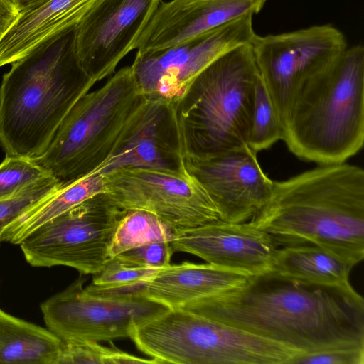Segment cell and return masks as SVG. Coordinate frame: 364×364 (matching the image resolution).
Masks as SVG:
<instances>
[{"label": "cell", "instance_id": "obj_1", "mask_svg": "<svg viewBox=\"0 0 364 364\" xmlns=\"http://www.w3.org/2000/svg\"><path fill=\"white\" fill-rule=\"evenodd\" d=\"M186 311L312 353L364 345V300L355 290L269 274L183 306Z\"/></svg>", "mask_w": 364, "mask_h": 364}, {"label": "cell", "instance_id": "obj_2", "mask_svg": "<svg viewBox=\"0 0 364 364\" xmlns=\"http://www.w3.org/2000/svg\"><path fill=\"white\" fill-rule=\"evenodd\" d=\"M248 222L279 247L311 244L355 266L364 258V171L344 162L274 181L269 201Z\"/></svg>", "mask_w": 364, "mask_h": 364}, {"label": "cell", "instance_id": "obj_3", "mask_svg": "<svg viewBox=\"0 0 364 364\" xmlns=\"http://www.w3.org/2000/svg\"><path fill=\"white\" fill-rule=\"evenodd\" d=\"M74 27L12 63L4 75L0 144L6 156L33 160L43 155L69 111L96 84L78 63Z\"/></svg>", "mask_w": 364, "mask_h": 364}, {"label": "cell", "instance_id": "obj_4", "mask_svg": "<svg viewBox=\"0 0 364 364\" xmlns=\"http://www.w3.org/2000/svg\"><path fill=\"white\" fill-rule=\"evenodd\" d=\"M300 159L344 163L364 142V48H347L297 87L282 137Z\"/></svg>", "mask_w": 364, "mask_h": 364}, {"label": "cell", "instance_id": "obj_5", "mask_svg": "<svg viewBox=\"0 0 364 364\" xmlns=\"http://www.w3.org/2000/svg\"><path fill=\"white\" fill-rule=\"evenodd\" d=\"M259 73L251 44L222 55L168 107L176 154L209 156L248 146Z\"/></svg>", "mask_w": 364, "mask_h": 364}, {"label": "cell", "instance_id": "obj_6", "mask_svg": "<svg viewBox=\"0 0 364 364\" xmlns=\"http://www.w3.org/2000/svg\"><path fill=\"white\" fill-rule=\"evenodd\" d=\"M148 103L131 65L125 66L77 101L45 153L33 161L61 184L95 172L132 135Z\"/></svg>", "mask_w": 364, "mask_h": 364}, {"label": "cell", "instance_id": "obj_7", "mask_svg": "<svg viewBox=\"0 0 364 364\" xmlns=\"http://www.w3.org/2000/svg\"><path fill=\"white\" fill-rule=\"evenodd\" d=\"M130 338L158 363L291 364L304 353L182 309L138 325Z\"/></svg>", "mask_w": 364, "mask_h": 364}, {"label": "cell", "instance_id": "obj_8", "mask_svg": "<svg viewBox=\"0 0 364 364\" xmlns=\"http://www.w3.org/2000/svg\"><path fill=\"white\" fill-rule=\"evenodd\" d=\"M125 213L99 193L44 223L18 245L33 267L62 265L95 275L110 259L109 245Z\"/></svg>", "mask_w": 364, "mask_h": 364}, {"label": "cell", "instance_id": "obj_9", "mask_svg": "<svg viewBox=\"0 0 364 364\" xmlns=\"http://www.w3.org/2000/svg\"><path fill=\"white\" fill-rule=\"evenodd\" d=\"M101 174L103 193L118 207L151 213L173 232L222 220L205 189L180 164L124 167Z\"/></svg>", "mask_w": 364, "mask_h": 364}, {"label": "cell", "instance_id": "obj_10", "mask_svg": "<svg viewBox=\"0 0 364 364\" xmlns=\"http://www.w3.org/2000/svg\"><path fill=\"white\" fill-rule=\"evenodd\" d=\"M248 14L186 42L136 53L131 65L141 94L166 106L177 103L198 74L215 59L256 37Z\"/></svg>", "mask_w": 364, "mask_h": 364}, {"label": "cell", "instance_id": "obj_11", "mask_svg": "<svg viewBox=\"0 0 364 364\" xmlns=\"http://www.w3.org/2000/svg\"><path fill=\"white\" fill-rule=\"evenodd\" d=\"M80 277L41 304L47 328L63 341H112L169 309L144 295L112 299L87 293Z\"/></svg>", "mask_w": 364, "mask_h": 364}, {"label": "cell", "instance_id": "obj_12", "mask_svg": "<svg viewBox=\"0 0 364 364\" xmlns=\"http://www.w3.org/2000/svg\"><path fill=\"white\" fill-rule=\"evenodd\" d=\"M251 45L260 77L282 125L299 85L348 48L342 32L329 24L257 35Z\"/></svg>", "mask_w": 364, "mask_h": 364}, {"label": "cell", "instance_id": "obj_13", "mask_svg": "<svg viewBox=\"0 0 364 364\" xmlns=\"http://www.w3.org/2000/svg\"><path fill=\"white\" fill-rule=\"evenodd\" d=\"M161 0H97L74 27L78 63L96 83L115 72Z\"/></svg>", "mask_w": 364, "mask_h": 364}, {"label": "cell", "instance_id": "obj_14", "mask_svg": "<svg viewBox=\"0 0 364 364\" xmlns=\"http://www.w3.org/2000/svg\"><path fill=\"white\" fill-rule=\"evenodd\" d=\"M177 164L203 186L225 222H248L266 205L272 193L274 181L249 146L209 156L178 153Z\"/></svg>", "mask_w": 364, "mask_h": 364}, {"label": "cell", "instance_id": "obj_15", "mask_svg": "<svg viewBox=\"0 0 364 364\" xmlns=\"http://www.w3.org/2000/svg\"><path fill=\"white\" fill-rule=\"evenodd\" d=\"M169 242L174 252L250 276L267 274L279 247L268 233L249 222L223 220L173 231Z\"/></svg>", "mask_w": 364, "mask_h": 364}, {"label": "cell", "instance_id": "obj_16", "mask_svg": "<svg viewBox=\"0 0 364 364\" xmlns=\"http://www.w3.org/2000/svg\"><path fill=\"white\" fill-rule=\"evenodd\" d=\"M266 0L161 1L135 46L136 53L178 45L244 16L254 15Z\"/></svg>", "mask_w": 364, "mask_h": 364}, {"label": "cell", "instance_id": "obj_17", "mask_svg": "<svg viewBox=\"0 0 364 364\" xmlns=\"http://www.w3.org/2000/svg\"><path fill=\"white\" fill-rule=\"evenodd\" d=\"M255 276L210 264L183 262L159 269L144 295L168 309H180L193 301L242 287Z\"/></svg>", "mask_w": 364, "mask_h": 364}, {"label": "cell", "instance_id": "obj_18", "mask_svg": "<svg viewBox=\"0 0 364 364\" xmlns=\"http://www.w3.org/2000/svg\"><path fill=\"white\" fill-rule=\"evenodd\" d=\"M97 0H47L20 13L0 39V67L23 58L36 46L74 27Z\"/></svg>", "mask_w": 364, "mask_h": 364}, {"label": "cell", "instance_id": "obj_19", "mask_svg": "<svg viewBox=\"0 0 364 364\" xmlns=\"http://www.w3.org/2000/svg\"><path fill=\"white\" fill-rule=\"evenodd\" d=\"M177 166L176 146L168 106L149 100L136 129L117 154L95 172L104 173L124 167L161 168Z\"/></svg>", "mask_w": 364, "mask_h": 364}, {"label": "cell", "instance_id": "obj_20", "mask_svg": "<svg viewBox=\"0 0 364 364\" xmlns=\"http://www.w3.org/2000/svg\"><path fill=\"white\" fill-rule=\"evenodd\" d=\"M354 267L316 245L284 246L277 248L267 274L307 284L353 291L349 276Z\"/></svg>", "mask_w": 364, "mask_h": 364}, {"label": "cell", "instance_id": "obj_21", "mask_svg": "<svg viewBox=\"0 0 364 364\" xmlns=\"http://www.w3.org/2000/svg\"><path fill=\"white\" fill-rule=\"evenodd\" d=\"M63 341L0 308V364H58Z\"/></svg>", "mask_w": 364, "mask_h": 364}, {"label": "cell", "instance_id": "obj_22", "mask_svg": "<svg viewBox=\"0 0 364 364\" xmlns=\"http://www.w3.org/2000/svg\"><path fill=\"white\" fill-rule=\"evenodd\" d=\"M103 191V176L97 172L61 184L54 193L28 209L9 224L2 232L1 241L18 245L27 235L44 223Z\"/></svg>", "mask_w": 364, "mask_h": 364}, {"label": "cell", "instance_id": "obj_23", "mask_svg": "<svg viewBox=\"0 0 364 364\" xmlns=\"http://www.w3.org/2000/svg\"><path fill=\"white\" fill-rule=\"evenodd\" d=\"M159 269L116 256L95 274L92 283L85 290L93 296L112 299L144 295L147 284Z\"/></svg>", "mask_w": 364, "mask_h": 364}, {"label": "cell", "instance_id": "obj_24", "mask_svg": "<svg viewBox=\"0 0 364 364\" xmlns=\"http://www.w3.org/2000/svg\"><path fill=\"white\" fill-rule=\"evenodd\" d=\"M173 231L155 215L144 210H127L120 219L109 245L110 258L150 242L170 240Z\"/></svg>", "mask_w": 364, "mask_h": 364}, {"label": "cell", "instance_id": "obj_25", "mask_svg": "<svg viewBox=\"0 0 364 364\" xmlns=\"http://www.w3.org/2000/svg\"><path fill=\"white\" fill-rule=\"evenodd\" d=\"M282 137V123L259 75L250 115L247 145L257 153L269 149Z\"/></svg>", "mask_w": 364, "mask_h": 364}, {"label": "cell", "instance_id": "obj_26", "mask_svg": "<svg viewBox=\"0 0 364 364\" xmlns=\"http://www.w3.org/2000/svg\"><path fill=\"white\" fill-rule=\"evenodd\" d=\"M139 364L158 363L154 359H145L115 346L106 347L97 341H63L58 364Z\"/></svg>", "mask_w": 364, "mask_h": 364}, {"label": "cell", "instance_id": "obj_27", "mask_svg": "<svg viewBox=\"0 0 364 364\" xmlns=\"http://www.w3.org/2000/svg\"><path fill=\"white\" fill-rule=\"evenodd\" d=\"M61 186L51 176L43 177L13 196L0 200V244L5 228L28 209L49 196Z\"/></svg>", "mask_w": 364, "mask_h": 364}, {"label": "cell", "instance_id": "obj_28", "mask_svg": "<svg viewBox=\"0 0 364 364\" xmlns=\"http://www.w3.org/2000/svg\"><path fill=\"white\" fill-rule=\"evenodd\" d=\"M47 176L50 175L31 159L6 156L0 164V200Z\"/></svg>", "mask_w": 364, "mask_h": 364}, {"label": "cell", "instance_id": "obj_29", "mask_svg": "<svg viewBox=\"0 0 364 364\" xmlns=\"http://www.w3.org/2000/svg\"><path fill=\"white\" fill-rule=\"evenodd\" d=\"M364 345L339 346L302 354L291 364H363Z\"/></svg>", "mask_w": 364, "mask_h": 364}, {"label": "cell", "instance_id": "obj_30", "mask_svg": "<svg viewBox=\"0 0 364 364\" xmlns=\"http://www.w3.org/2000/svg\"><path fill=\"white\" fill-rule=\"evenodd\" d=\"M174 251L168 240H156L117 255L129 262L161 269L168 264Z\"/></svg>", "mask_w": 364, "mask_h": 364}, {"label": "cell", "instance_id": "obj_31", "mask_svg": "<svg viewBox=\"0 0 364 364\" xmlns=\"http://www.w3.org/2000/svg\"><path fill=\"white\" fill-rule=\"evenodd\" d=\"M19 14L14 0H0V39L14 23Z\"/></svg>", "mask_w": 364, "mask_h": 364}, {"label": "cell", "instance_id": "obj_32", "mask_svg": "<svg viewBox=\"0 0 364 364\" xmlns=\"http://www.w3.org/2000/svg\"><path fill=\"white\" fill-rule=\"evenodd\" d=\"M20 13L33 9L47 0H14Z\"/></svg>", "mask_w": 364, "mask_h": 364}]
</instances>
